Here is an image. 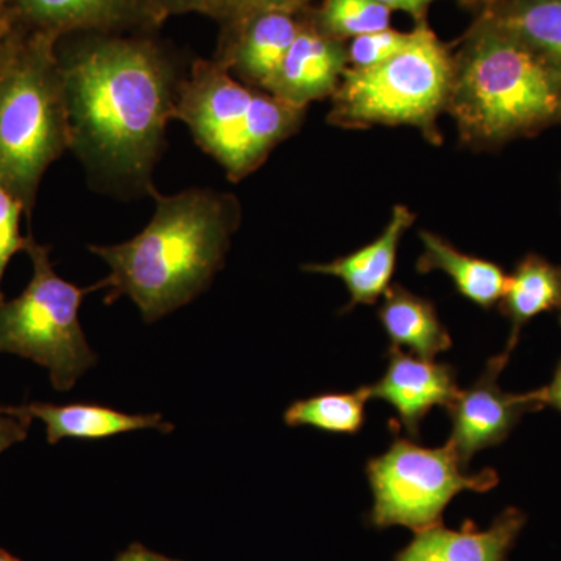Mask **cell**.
Here are the masks:
<instances>
[{
    "label": "cell",
    "instance_id": "1",
    "mask_svg": "<svg viewBox=\"0 0 561 561\" xmlns=\"http://www.w3.org/2000/svg\"><path fill=\"white\" fill-rule=\"evenodd\" d=\"M58 57L70 149L105 179L153 191L183 80L171 55L149 38L87 33Z\"/></svg>",
    "mask_w": 561,
    "mask_h": 561
},
{
    "label": "cell",
    "instance_id": "2",
    "mask_svg": "<svg viewBox=\"0 0 561 561\" xmlns=\"http://www.w3.org/2000/svg\"><path fill=\"white\" fill-rule=\"evenodd\" d=\"M157 209L146 228L119 245H92L110 276L95 289H108L105 302L128 297L146 323H154L197 298L224 267L238 230V198L210 190L173 195L151 191Z\"/></svg>",
    "mask_w": 561,
    "mask_h": 561
},
{
    "label": "cell",
    "instance_id": "3",
    "mask_svg": "<svg viewBox=\"0 0 561 561\" xmlns=\"http://www.w3.org/2000/svg\"><path fill=\"white\" fill-rule=\"evenodd\" d=\"M446 113L470 149H500L534 138L561 125V69L478 14L453 50Z\"/></svg>",
    "mask_w": 561,
    "mask_h": 561
},
{
    "label": "cell",
    "instance_id": "4",
    "mask_svg": "<svg viewBox=\"0 0 561 561\" xmlns=\"http://www.w3.org/2000/svg\"><path fill=\"white\" fill-rule=\"evenodd\" d=\"M58 41L14 24L0 65V181L28 217L44 173L70 149Z\"/></svg>",
    "mask_w": 561,
    "mask_h": 561
},
{
    "label": "cell",
    "instance_id": "5",
    "mask_svg": "<svg viewBox=\"0 0 561 561\" xmlns=\"http://www.w3.org/2000/svg\"><path fill=\"white\" fill-rule=\"evenodd\" d=\"M305 114L306 108L242 83L220 62L198 58L181 80L173 119L190 128L197 146L236 183L300 130Z\"/></svg>",
    "mask_w": 561,
    "mask_h": 561
},
{
    "label": "cell",
    "instance_id": "6",
    "mask_svg": "<svg viewBox=\"0 0 561 561\" xmlns=\"http://www.w3.org/2000/svg\"><path fill=\"white\" fill-rule=\"evenodd\" d=\"M451 81L453 50L427 20L419 21L400 54L371 68L345 70L332 94L328 122L346 130L408 125L440 146L438 119L446 113Z\"/></svg>",
    "mask_w": 561,
    "mask_h": 561
},
{
    "label": "cell",
    "instance_id": "7",
    "mask_svg": "<svg viewBox=\"0 0 561 561\" xmlns=\"http://www.w3.org/2000/svg\"><path fill=\"white\" fill-rule=\"evenodd\" d=\"M33 265L28 286L14 300L0 301V353L18 354L47 368L51 386L68 391L98 362L81 330L79 309L84 295L57 275L50 250L32 234L25 238Z\"/></svg>",
    "mask_w": 561,
    "mask_h": 561
},
{
    "label": "cell",
    "instance_id": "8",
    "mask_svg": "<svg viewBox=\"0 0 561 561\" xmlns=\"http://www.w3.org/2000/svg\"><path fill=\"white\" fill-rule=\"evenodd\" d=\"M373 497L371 524L379 529L409 527L413 531L440 526L446 505L461 491L485 493L500 482L491 468L470 474L446 443L424 448L408 438H394L381 456L368 460Z\"/></svg>",
    "mask_w": 561,
    "mask_h": 561
},
{
    "label": "cell",
    "instance_id": "9",
    "mask_svg": "<svg viewBox=\"0 0 561 561\" xmlns=\"http://www.w3.org/2000/svg\"><path fill=\"white\" fill-rule=\"evenodd\" d=\"M508 360L505 353L490 359L478 381L460 390L446 408L453 424L448 445L467 470L476 454L507 440L526 413L546 408L541 389L527 393L501 389L497 379Z\"/></svg>",
    "mask_w": 561,
    "mask_h": 561
},
{
    "label": "cell",
    "instance_id": "10",
    "mask_svg": "<svg viewBox=\"0 0 561 561\" xmlns=\"http://www.w3.org/2000/svg\"><path fill=\"white\" fill-rule=\"evenodd\" d=\"M302 11L271 10L221 28L216 60L232 77L268 92L280 62L305 24Z\"/></svg>",
    "mask_w": 561,
    "mask_h": 561
},
{
    "label": "cell",
    "instance_id": "11",
    "mask_svg": "<svg viewBox=\"0 0 561 561\" xmlns=\"http://www.w3.org/2000/svg\"><path fill=\"white\" fill-rule=\"evenodd\" d=\"M370 400L386 401L397 412L398 423L412 438H419L423 420L432 409L448 408L457 394V373L448 364H438L405 354L391 346L389 364L378 382L365 386Z\"/></svg>",
    "mask_w": 561,
    "mask_h": 561
},
{
    "label": "cell",
    "instance_id": "12",
    "mask_svg": "<svg viewBox=\"0 0 561 561\" xmlns=\"http://www.w3.org/2000/svg\"><path fill=\"white\" fill-rule=\"evenodd\" d=\"M308 9L305 24L268 88V94L300 108L332 98L350 68L348 43L321 32L309 18Z\"/></svg>",
    "mask_w": 561,
    "mask_h": 561
},
{
    "label": "cell",
    "instance_id": "13",
    "mask_svg": "<svg viewBox=\"0 0 561 561\" xmlns=\"http://www.w3.org/2000/svg\"><path fill=\"white\" fill-rule=\"evenodd\" d=\"M14 24L60 39L70 33L151 27L147 0H5Z\"/></svg>",
    "mask_w": 561,
    "mask_h": 561
},
{
    "label": "cell",
    "instance_id": "14",
    "mask_svg": "<svg viewBox=\"0 0 561 561\" xmlns=\"http://www.w3.org/2000/svg\"><path fill=\"white\" fill-rule=\"evenodd\" d=\"M413 221L415 214L408 206L397 205L378 239L337 260L302 265V271L343 280L351 298L343 312L359 305H375L389 290L402 236Z\"/></svg>",
    "mask_w": 561,
    "mask_h": 561
},
{
    "label": "cell",
    "instance_id": "15",
    "mask_svg": "<svg viewBox=\"0 0 561 561\" xmlns=\"http://www.w3.org/2000/svg\"><path fill=\"white\" fill-rule=\"evenodd\" d=\"M526 522V513L507 507L486 530H479L472 522L459 530L440 524L415 531L411 545L394 561H507Z\"/></svg>",
    "mask_w": 561,
    "mask_h": 561
},
{
    "label": "cell",
    "instance_id": "16",
    "mask_svg": "<svg viewBox=\"0 0 561 561\" xmlns=\"http://www.w3.org/2000/svg\"><path fill=\"white\" fill-rule=\"evenodd\" d=\"M22 412L46 424L47 442L50 445L65 438L79 440H102L124 432L157 430L172 432L173 424L162 419L160 413L130 415L98 404H44L32 402L21 405Z\"/></svg>",
    "mask_w": 561,
    "mask_h": 561
},
{
    "label": "cell",
    "instance_id": "17",
    "mask_svg": "<svg viewBox=\"0 0 561 561\" xmlns=\"http://www.w3.org/2000/svg\"><path fill=\"white\" fill-rule=\"evenodd\" d=\"M378 319L391 346L409 348L421 359L434 360L438 354L451 350V334L442 323L434 302L401 284L390 286L383 294Z\"/></svg>",
    "mask_w": 561,
    "mask_h": 561
},
{
    "label": "cell",
    "instance_id": "18",
    "mask_svg": "<svg viewBox=\"0 0 561 561\" xmlns=\"http://www.w3.org/2000/svg\"><path fill=\"white\" fill-rule=\"evenodd\" d=\"M419 236L423 253L416 261V271L423 275L435 271L446 273L461 297L479 308L491 309L501 301L508 283L501 265L461 253L435 232L421 230Z\"/></svg>",
    "mask_w": 561,
    "mask_h": 561
},
{
    "label": "cell",
    "instance_id": "19",
    "mask_svg": "<svg viewBox=\"0 0 561 561\" xmlns=\"http://www.w3.org/2000/svg\"><path fill=\"white\" fill-rule=\"evenodd\" d=\"M500 311L511 323L505 354L518 345L523 328L545 312L561 313V265L537 253H529L516 264L502 295Z\"/></svg>",
    "mask_w": 561,
    "mask_h": 561
},
{
    "label": "cell",
    "instance_id": "20",
    "mask_svg": "<svg viewBox=\"0 0 561 561\" xmlns=\"http://www.w3.org/2000/svg\"><path fill=\"white\" fill-rule=\"evenodd\" d=\"M561 69V0H496L481 11Z\"/></svg>",
    "mask_w": 561,
    "mask_h": 561
},
{
    "label": "cell",
    "instance_id": "21",
    "mask_svg": "<svg viewBox=\"0 0 561 561\" xmlns=\"http://www.w3.org/2000/svg\"><path fill=\"white\" fill-rule=\"evenodd\" d=\"M367 389L351 393H323L295 401L284 413L287 426H309L332 434H357L364 427Z\"/></svg>",
    "mask_w": 561,
    "mask_h": 561
},
{
    "label": "cell",
    "instance_id": "22",
    "mask_svg": "<svg viewBox=\"0 0 561 561\" xmlns=\"http://www.w3.org/2000/svg\"><path fill=\"white\" fill-rule=\"evenodd\" d=\"M308 14L321 32L345 43L387 31L391 24V10L375 0H321L319 9L309 7Z\"/></svg>",
    "mask_w": 561,
    "mask_h": 561
},
{
    "label": "cell",
    "instance_id": "23",
    "mask_svg": "<svg viewBox=\"0 0 561 561\" xmlns=\"http://www.w3.org/2000/svg\"><path fill=\"white\" fill-rule=\"evenodd\" d=\"M411 39L412 31L398 32L391 27L351 39L348 43L350 68L365 69L381 65L405 49Z\"/></svg>",
    "mask_w": 561,
    "mask_h": 561
},
{
    "label": "cell",
    "instance_id": "24",
    "mask_svg": "<svg viewBox=\"0 0 561 561\" xmlns=\"http://www.w3.org/2000/svg\"><path fill=\"white\" fill-rule=\"evenodd\" d=\"M24 206L0 181V301L3 300L2 278L11 257L24 250L25 238L20 232Z\"/></svg>",
    "mask_w": 561,
    "mask_h": 561
},
{
    "label": "cell",
    "instance_id": "25",
    "mask_svg": "<svg viewBox=\"0 0 561 561\" xmlns=\"http://www.w3.org/2000/svg\"><path fill=\"white\" fill-rule=\"evenodd\" d=\"M308 9L305 0H214L209 18L219 22L221 28L238 24L262 11L286 10L302 11Z\"/></svg>",
    "mask_w": 561,
    "mask_h": 561
},
{
    "label": "cell",
    "instance_id": "26",
    "mask_svg": "<svg viewBox=\"0 0 561 561\" xmlns=\"http://www.w3.org/2000/svg\"><path fill=\"white\" fill-rule=\"evenodd\" d=\"M214 0H147V13L151 27H160L171 16L201 13L209 16Z\"/></svg>",
    "mask_w": 561,
    "mask_h": 561
},
{
    "label": "cell",
    "instance_id": "27",
    "mask_svg": "<svg viewBox=\"0 0 561 561\" xmlns=\"http://www.w3.org/2000/svg\"><path fill=\"white\" fill-rule=\"evenodd\" d=\"M31 416L0 415V454L27 438Z\"/></svg>",
    "mask_w": 561,
    "mask_h": 561
},
{
    "label": "cell",
    "instance_id": "28",
    "mask_svg": "<svg viewBox=\"0 0 561 561\" xmlns=\"http://www.w3.org/2000/svg\"><path fill=\"white\" fill-rule=\"evenodd\" d=\"M313 0H305L306 5L311 7ZM391 11L400 10L411 14L415 22L426 20L427 10L435 0H375Z\"/></svg>",
    "mask_w": 561,
    "mask_h": 561
},
{
    "label": "cell",
    "instance_id": "29",
    "mask_svg": "<svg viewBox=\"0 0 561 561\" xmlns=\"http://www.w3.org/2000/svg\"><path fill=\"white\" fill-rule=\"evenodd\" d=\"M559 321L561 324V313H559ZM541 391L545 405H551L561 413V359L557 365L556 373H553L552 382L542 387Z\"/></svg>",
    "mask_w": 561,
    "mask_h": 561
},
{
    "label": "cell",
    "instance_id": "30",
    "mask_svg": "<svg viewBox=\"0 0 561 561\" xmlns=\"http://www.w3.org/2000/svg\"><path fill=\"white\" fill-rule=\"evenodd\" d=\"M116 561H180L169 559V557L160 556L149 551V549L142 548V546L135 545L128 548L127 551L122 552L117 557Z\"/></svg>",
    "mask_w": 561,
    "mask_h": 561
},
{
    "label": "cell",
    "instance_id": "31",
    "mask_svg": "<svg viewBox=\"0 0 561 561\" xmlns=\"http://www.w3.org/2000/svg\"><path fill=\"white\" fill-rule=\"evenodd\" d=\"M14 32V22L7 10H0V65L9 50L11 36Z\"/></svg>",
    "mask_w": 561,
    "mask_h": 561
},
{
    "label": "cell",
    "instance_id": "32",
    "mask_svg": "<svg viewBox=\"0 0 561 561\" xmlns=\"http://www.w3.org/2000/svg\"><path fill=\"white\" fill-rule=\"evenodd\" d=\"M494 2H496V0H459L461 5L467 7V9L478 10L479 13L489 9Z\"/></svg>",
    "mask_w": 561,
    "mask_h": 561
},
{
    "label": "cell",
    "instance_id": "33",
    "mask_svg": "<svg viewBox=\"0 0 561 561\" xmlns=\"http://www.w3.org/2000/svg\"><path fill=\"white\" fill-rule=\"evenodd\" d=\"M0 415L22 416V415H25V413L22 412L21 408H5V405H0ZM31 419H32V416H31Z\"/></svg>",
    "mask_w": 561,
    "mask_h": 561
},
{
    "label": "cell",
    "instance_id": "34",
    "mask_svg": "<svg viewBox=\"0 0 561 561\" xmlns=\"http://www.w3.org/2000/svg\"><path fill=\"white\" fill-rule=\"evenodd\" d=\"M0 561H21V560L16 559V557L11 556V553L2 551V549H0Z\"/></svg>",
    "mask_w": 561,
    "mask_h": 561
},
{
    "label": "cell",
    "instance_id": "35",
    "mask_svg": "<svg viewBox=\"0 0 561 561\" xmlns=\"http://www.w3.org/2000/svg\"><path fill=\"white\" fill-rule=\"evenodd\" d=\"M0 10H5V0H0Z\"/></svg>",
    "mask_w": 561,
    "mask_h": 561
}]
</instances>
